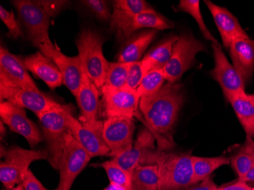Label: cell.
<instances>
[{
    "label": "cell",
    "instance_id": "cell-40",
    "mask_svg": "<svg viewBox=\"0 0 254 190\" xmlns=\"http://www.w3.org/2000/svg\"><path fill=\"white\" fill-rule=\"evenodd\" d=\"M218 190H254V187H250L247 183L242 181H237L235 184L218 187Z\"/></svg>",
    "mask_w": 254,
    "mask_h": 190
},
{
    "label": "cell",
    "instance_id": "cell-34",
    "mask_svg": "<svg viewBox=\"0 0 254 190\" xmlns=\"http://www.w3.org/2000/svg\"><path fill=\"white\" fill-rule=\"evenodd\" d=\"M0 18L8 28V36L12 39L17 40L20 37L24 38L25 34L21 30L19 23L15 19L13 11H8L1 5L0 6Z\"/></svg>",
    "mask_w": 254,
    "mask_h": 190
},
{
    "label": "cell",
    "instance_id": "cell-25",
    "mask_svg": "<svg viewBox=\"0 0 254 190\" xmlns=\"http://www.w3.org/2000/svg\"><path fill=\"white\" fill-rule=\"evenodd\" d=\"M132 190H158L159 171L157 164L139 165L132 174Z\"/></svg>",
    "mask_w": 254,
    "mask_h": 190
},
{
    "label": "cell",
    "instance_id": "cell-14",
    "mask_svg": "<svg viewBox=\"0 0 254 190\" xmlns=\"http://www.w3.org/2000/svg\"><path fill=\"white\" fill-rule=\"evenodd\" d=\"M68 132L82 145L91 158L110 155V149L103 138V123L96 127L85 125L72 116H68Z\"/></svg>",
    "mask_w": 254,
    "mask_h": 190
},
{
    "label": "cell",
    "instance_id": "cell-6",
    "mask_svg": "<svg viewBox=\"0 0 254 190\" xmlns=\"http://www.w3.org/2000/svg\"><path fill=\"white\" fill-rule=\"evenodd\" d=\"M3 161L0 164V181L7 190L22 183L29 166L34 161L49 159L48 150L25 149L11 147L5 151Z\"/></svg>",
    "mask_w": 254,
    "mask_h": 190
},
{
    "label": "cell",
    "instance_id": "cell-20",
    "mask_svg": "<svg viewBox=\"0 0 254 190\" xmlns=\"http://www.w3.org/2000/svg\"><path fill=\"white\" fill-rule=\"evenodd\" d=\"M99 94V90L96 85L85 73L82 85L75 95L77 104L82 112L80 121L82 124L96 127L102 123L98 121Z\"/></svg>",
    "mask_w": 254,
    "mask_h": 190
},
{
    "label": "cell",
    "instance_id": "cell-21",
    "mask_svg": "<svg viewBox=\"0 0 254 190\" xmlns=\"http://www.w3.org/2000/svg\"><path fill=\"white\" fill-rule=\"evenodd\" d=\"M232 63L245 82H249L254 72V40L238 38L229 47Z\"/></svg>",
    "mask_w": 254,
    "mask_h": 190
},
{
    "label": "cell",
    "instance_id": "cell-45",
    "mask_svg": "<svg viewBox=\"0 0 254 190\" xmlns=\"http://www.w3.org/2000/svg\"><path fill=\"white\" fill-rule=\"evenodd\" d=\"M250 98H251V101H252L253 105L254 107V94H249Z\"/></svg>",
    "mask_w": 254,
    "mask_h": 190
},
{
    "label": "cell",
    "instance_id": "cell-17",
    "mask_svg": "<svg viewBox=\"0 0 254 190\" xmlns=\"http://www.w3.org/2000/svg\"><path fill=\"white\" fill-rule=\"evenodd\" d=\"M107 118L133 119L138 114L140 98L135 90L124 88L103 94Z\"/></svg>",
    "mask_w": 254,
    "mask_h": 190
},
{
    "label": "cell",
    "instance_id": "cell-7",
    "mask_svg": "<svg viewBox=\"0 0 254 190\" xmlns=\"http://www.w3.org/2000/svg\"><path fill=\"white\" fill-rule=\"evenodd\" d=\"M206 51L205 46L190 33H183L173 47L172 54L165 68L162 69L166 81L178 83L185 72L192 68L195 57Z\"/></svg>",
    "mask_w": 254,
    "mask_h": 190
},
{
    "label": "cell",
    "instance_id": "cell-2",
    "mask_svg": "<svg viewBox=\"0 0 254 190\" xmlns=\"http://www.w3.org/2000/svg\"><path fill=\"white\" fill-rule=\"evenodd\" d=\"M105 39L98 31L85 28L77 37V49L85 75L100 91L106 81L110 63L103 54Z\"/></svg>",
    "mask_w": 254,
    "mask_h": 190
},
{
    "label": "cell",
    "instance_id": "cell-10",
    "mask_svg": "<svg viewBox=\"0 0 254 190\" xmlns=\"http://www.w3.org/2000/svg\"><path fill=\"white\" fill-rule=\"evenodd\" d=\"M0 117L1 121L6 124L12 132L24 137L31 148L44 141V136L38 126L28 118L23 108L7 101H1Z\"/></svg>",
    "mask_w": 254,
    "mask_h": 190
},
{
    "label": "cell",
    "instance_id": "cell-4",
    "mask_svg": "<svg viewBox=\"0 0 254 190\" xmlns=\"http://www.w3.org/2000/svg\"><path fill=\"white\" fill-rule=\"evenodd\" d=\"M72 114L71 105H64L37 115L39 119L43 136L48 146L49 161L56 170H59L64 152L65 135L68 132V116Z\"/></svg>",
    "mask_w": 254,
    "mask_h": 190
},
{
    "label": "cell",
    "instance_id": "cell-44",
    "mask_svg": "<svg viewBox=\"0 0 254 190\" xmlns=\"http://www.w3.org/2000/svg\"><path fill=\"white\" fill-rule=\"evenodd\" d=\"M11 190H24V187H23L22 184H19V185L16 186V187H14L13 189H11Z\"/></svg>",
    "mask_w": 254,
    "mask_h": 190
},
{
    "label": "cell",
    "instance_id": "cell-43",
    "mask_svg": "<svg viewBox=\"0 0 254 190\" xmlns=\"http://www.w3.org/2000/svg\"><path fill=\"white\" fill-rule=\"evenodd\" d=\"M0 132H1V137L3 136L4 133H5V128H4L3 122L1 121V125H0Z\"/></svg>",
    "mask_w": 254,
    "mask_h": 190
},
{
    "label": "cell",
    "instance_id": "cell-26",
    "mask_svg": "<svg viewBox=\"0 0 254 190\" xmlns=\"http://www.w3.org/2000/svg\"><path fill=\"white\" fill-rule=\"evenodd\" d=\"M192 161L195 184L210 177L214 171L222 166L231 164L230 158L225 156L203 158L192 155Z\"/></svg>",
    "mask_w": 254,
    "mask_h": 190
},
{
    "label": "cell",
    "instance_id": "cell-23",
    "mask_svg": "<svg viewBox=\"0 0 254 190\" xmlns=\"http://www.w3.org/2000/svg\"><path fill=\"white\" fill-rule=\"evenodd\" d=\"M157 34V30L150 29L131 37L118 57V63H131L140 61L141 57L150 44L155 40Z\"/></svg>",
    "mask_w": 254,
    "mask_h": 190
},
{
    "label": "cell",
    "instance_id": "cell-3",
    "mask_svg": "<svg viewBox=\"0 0 254 190\" xmlns=\"http://www.w3.org/2000/svg\"><path fill=\"white\" fill-rule=\"evenodd\" d=\"M192 154H165L156 151L151 164H157L159 171L158 190H184L195 185Z\"/></svg>",
    "mask_w": 254,
    "mask_h": 190
},
{
    "label": "cell",
    "instance_id": "cell-33",
    "mask_svg": "<svg viewBox=\"0 0 254 190\" xmlns=\"http://www.w3.org/2000/svg\"><path fill=\"white\" fill-rule=\"evenodd\" d=\"M113 5L114 8L129 11L134 15L155 12V10L144 0H116L113 2Z\"/></svg>",
    "mask_w": 254,
    "mask_h": 190
},
{
    "label": "cell",
    "instance_id": "cell-15",
    "mask_svg": "<svg viewBox=\"0 0 254 190\" xmlns=\"http://www.w3.org/2000/svg\"><path fill=\"white\" fill-rule=\"evenodd\" d=\"M0 84L13 88L39 90L21 59L8 52L2 46L0 48Z\"/></svg>",
    "mask_w": 254,
    "mask_h": 190
},
{
    "label": "cell",
    "instance_id": "cell-31",
    "mask_svg": "<svg viewBox=\"0 0 254 190\" xmlns=\"http://www.w3.org/2000/svg\"><path fill=\"white\" fill-rule=\"evenodd\" d=\"M100 166L105 170L111 184H118L127 190H132V174L118 163L112 159L102 163Z\"/></svg>",
    "mask_w": 254,
    "mask_h": 190
},
{
    "label": "cell",
    "instance_id": "cell-16",
    "mask_svg": "<svg viewBox=\"0 0 254 190\" xmlns=\"http://www.w3.org/2000/svg\"><path fill=\"white\" fill-rule=\"evenodd\" d=\"M153 135L149 130L142 129L138 135L135 145L128 151L113 157V160L132 174L139 165L150 164L156 151H154Z\"/></svg>",
    "mask_w": 254,
    "mask_h": 190
},
{
    "label": "cell",
    "instance_id": "cell-12",
    "mask_svg": "<svg viewBox=\"0 0 254 190\" xmlns=\"http://www.w3.org/2000/svg\"><path fill=\"white\" fill-rule=\"evenodd\" d=\"M134 130L133 119L112 117L103 123V138L110 149V156L132 148Z\"/></svg>",
    "mask_w": 254,
    "mask_h": 190
},
{
    "label": "cell",
    "instance_id": "cell-5",
    "mask_svg": "<svg viewBox=\"0 0 254 190\" xmlns=\"http://www.w3.org/2000/svg\"><path fill=\"white\" fill-rule=\"evenodd\" d=\"M18 11V23L28 41L39 48L51 44L49 27L51 16L38 1H11Z\"/></svg>",
    "mask_w": 254,
    "mask_h": 190
},
{
    "label": "cell",
    "instance_id": "cell-41",
    "mask_svg": "<svg viewBox=\"0 0 254 190\" xmlns=\"http://www.w3.org/2000/svg\"><path fill=\"white\" fill-rule=\"evenodd\" d=\"M238 181L247 183V184L254 182V165L245 175H244L241 178H238Z\"/></svg>",
    "mask_w": 254,
    "mask_h": 190
},
{
    "label": "cell",
    "instance_id": "cell-37",
    "mask_svg": "<svg viewBox=\"0 0 254 190\" xmlns=\"http://www.w3.org/2000/svg\"><path fill=\"white\" fill-rule=\"evenodd\" d=\"M21 184L25 190H49L43 186V184L37 179V177L34 175L32 171L30 169L24 176ZM54 190H58V189H56Z\"/></svg>",
    "mask_w": 254,
    "mask_h": 190
},
{
    "label": "cell",
    "instance_id": "cell-28",
    "mask_svg": "<svg viewBox=\"0 0 254 190\" xmlns=\"http://www.w3.org/2000/svg\"><path fill=\"white\" fill-rule=\"evenodd\" d=\"M230 161L238 178L245 175L254 165V138L247 135L245 144Z\"/></svg>",
    "mask_w": 254,
    "mask_h": 190
},
{
    "label": "cell",
    "instance_id": "cell-38",
    "mask_svg": "<svg viewBox=\"0 0 254 190\" xmlns=\"http://www.w3.org/2000/svg\"><path fill=\"white\" fill-rule=\"evenodd\" d=\"M38 2L44 7V9L48 11L51 16L59 13L60 11L68 3L67 1H38Z\"/></svg>",
    "mask_w": 254,
    "mask_h": 190
},
{
    "label": "cell",
    "instance_id": "cell-18",
    "mask_svg": "<svg viewBox=\"0 0 254 190\" xmlns=\"http://www.w3.org/2000/svg\"><path fill=\"white\" fill-rule=\"evenodd\" d=\"M207 5L215 25L220 33L224 47L229 49L230 46L234 41L238 38H248L247 33L240 25L238 18L228 11L226 8L215 5L211 1H204Z\"/></svg>",
    "mask_w": 254,
    "mask_h": 190
},
{
    "label": "cell",
    "instance_id": "cell-19",
    "mask_svg": "<svg viewBox=\"0 0 254 190\" xmlns=\"http://www.w3.org/2000/svg\"><path fill=\"white\" fill-rule=\"evenodd\" d=\"M21 61L28 71L41 78L51 89H55L64 84V76L59 68L51 59L40 51L21 59Z\"/></svg>",
    "mask_w": 254,
    "mask_h": 190
},
{
    "label": "cell",
    "instance_id": "cell-22",
    "mask_svg": "<svg viewBox=\"0 0 254 190\" xmlns=\"http://www.w3.org/2000/svg\"><path fill=\"white\" fill-rule=\"evenodd\" d=\"M179 37L172 34L158 43L142 58V65L145 74L152 70H162L172 54L173 47Z\"/></svg>",
    "mask_w": 254,
    "mask_h": 190
},
{
    "label": "cell",
    "instance_id": "cell-36",
    "mask_svg": "<svg viewBox=\"0 0 254 190\" xmlns=\"http://www.w3.org/2000/svg\"><path fill=\"white\" fill-rule=\"evenodd\" d=\"M145 75L142 61L131 63H129V69H128L127 85L125 88L136 91Z\"/></svg>",
    "mask_w": 254,
    "mask_h": 190
},
{
    "label": "cell",
    "instance_id": "cell-42",
    "mask_svg": "<svg viewBox=\"0 0 254 190\" xmlns=\"http://www.w3.org/2000/svg\"><path fill=\"white\" fill-rule=\"evenodd\" d=\"M127 190L125 187H122V186L118 185V184H111L110 183L108 187H105L104 190Z\"/></svg>",
    "mask_w": 254,
    "mask_h": 190
},
{
    "label": "cell",
    "instance_id": "cell-30",
    "mask_svg": "<svg viewBox=\"0 0 254 190\" xmlns=\"http://www.w3.org/2000/svg\"><path fill=\"white\" fill-rule=\"evenodd\" d=\"M178 10L189 14L195 20L205 39L215 44L218 43L215 37L211 34L209 30L207 28L201 13L199 0H181L178 5Z\"/></svg>",
    "mask_w": 254,
    "mask_h": 190
},
{
    "label": "cell",
    "instance_id": "cell-1",
    "mask_svg": "<svg viewBox=\"0 0 254 190\" xmlns=\"http://www.w3.org/2000/svg\"><path fill=\"white\" fill-rule=\"evenodd\" d=\"M184 101L181 83L167 82L154 94L141 98L138 108L149 127L165 134L175 127Z\"/></svg>",
    "mask_w": 254,
    "mask_h": 190
},
{
    "label": "cell",
    "instance_id": "cell-47",
    "mask_svg": "<svg viewBox=\"0 0 254 190\" xmlns=\"http://www.w3.org/2000/svg\"></svg>",
    "mask_w": 254,
    "mask_h": 190
},
{
    "label": "cell",
    "instance_id": "cell-32",
    "mask_svg": "<svg viewBox=\"0 0 254 190\" xmlns=\"http://www.w3.org/2000/svg\"><path fill=\"white\" fill-rule=\"evenodd\" d=\"M166 81L162 70H152L147 72L142 78V82L137 88L136 92L139 98L154 94L163 86Z\"/></svg>",
    "mask_w": 254,
    "mask_h": 190
},
{
    "label": "cell",
    "instance_id": "cell-8",
    "mask_svg": "<svg viewBox=\"0 0 254 190\" xmlns=\"http://www.w3.org/2000/svg\"><path fill=\"white\" fill-rule=\"evenodd\" d=\"M91 158L86 150L68 132L65 135L59 168L58 190H70L76 177L85 169Z\"/></svg>",
    "mask_w": 254,
    "mask_h": 190
},
{
    "label": "cell",
    "instance_id": "cell-29",
    "mask_svg": "<svg viewBox=\"0 0 254 190\" xmlns=\"http://www.w3.org/2000/svg\"><path fill=\"white\" fill-rule=\"evenodd\" d=\"M129 66V63L118 62L110 63L106 81L101 91L102 94L125 88Z\"/></svg>",
    "mask_w": 254,
    "mask_h": 190
},
{
    "label": "cell",
    "instance_id": "cell-9",
    "mask_svg": "<svg viewBox=\"0 0 254 190\" xmlns=\"http://www.w3.org/2000/svg\"><path fill=\"white\" fill-rule=\"evenodd\" d=\"M1 101L6 100L8 102L23 109L30 110L34 114H44L52 110L60 109L64 107L44 93L35 90L13 88L0 84Z\"/></svg>",
    "mask_w": 254,
    "mask_h": 190
},
{
    "label": "cell",
    "instance_id": "cell-35",
    "mask_svg": "<svg viewBox=\"0 0 254 190\" xmlns=\"http://www.w3.org/2000/svg\"><path fill=\"white\" fill-rule=\"evenodd\" d=\"M82 4L94 14L95 18L101 21H110L112 14L105 1L103 0H84L81 1Z\"/></svg>",
    "mask_w": 254,
    "mask_h": 190
},
{
    "label": "cell",
    "instance_id": "cell-27",
    "mask_svg": "<svg viewBox=\"0 0 254 190\" xmlns=\"http://www.w3.org/2000/svg\"><path fill=\"white\" fill-rule=\"evenodd\" d=\"M175 25L172 21L165 17L155 12H147V13L138 14L134 16L130 28L129 34H132L138 30L142 28H150L152 30H166L174 28Z\"/></svg>",
    "mask_w": 254,
    "mask_h": 190
},
{
    "label": "cell",
    "instance_id": "cell-24",
    "mask_svg": "<svg viewBox=\"0 0 254 190\" xmlns=\"http://www.w3.org/2000/svg\"><path fill=\"white\" fill-rule=\"evenodd\" d=\"M247 135L254 138V107L249 94L245 91L233 94L228 98Z\"/></svg>",
    "mask_w": 254,
    "mask_h": 190
},
{
    "label": "cell",
    "instance_id": "cell-11",
    "mask_svg": "<svg viewBox=\"0 0 254 190\" xmlns=\"http://www.w3.org/2000/svg\"><path fill=\"white\" fill-rule=\"evenodd\" d=\"M38 49L55 63L64 76V85L75 97L85 75L79 57L65 56L53 43L41 46Z\"/></svg>",
    "mask_w": 254,
    "mask_h": 190
},
{
    "label": "cell",
    "instance_id": "cell-46",
    "mask_svg": "<svg viewBox=\"0 0 254 190\" xmlns=\"http://www.w3.org/2000/svg\"></svg>",
    "mask_w": 254,
    "mask_h": 190
},
{
    "label": "cell",
    "instance_id": "cell-39",
    "mask_svg": "<svg viewBox=\"0 0 254 190\" xmlns=\"http://www.w3.org/2000/svg\"><path fill=\"white\" fill-rule=\"evenodd\" d=\"M218 189V186L214 183L210 177L204 180L202 182L191 186L184 190H217Z\"/></svg>",
    "mask_w": 254,
    "mask_h": 190
},
{
    "label": "cell",
    "instance_id": "cell-13",
    "mask_svg": "<svg viewBox=\"0 0 254 190\" xmlns=\"http://www.w3.org/2000/svg\"><path fill=\"white\" fill-rule=\"evenodd\" d=\"M212 48L215 67L211 72V76L220 85L225 98L228 99L233 94L245 91V83L243 78L228 61L222 51V46L219 43H212Z\"/></svg>",
    "mask_w": 254,
    "mask_h": 190
}]
</instances>
